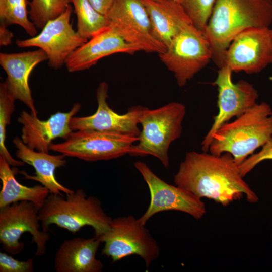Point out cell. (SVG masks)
Wrapping results in <instances>:
<instances>
[{"instance_id":"31","label":"cell","mask_w":272,"mask_h":272,"mask_svg":"<svg viewBox=\"0 0 272 272\" xmlns=\"http://www.w3.org/2000/svg\"><path fill=\"white\" fill-rule=\"evenodd\" d=\"M14 37L13 33L4 25H0V45L7 46L12 43Z\"/></svg>"},{"instance_id":"12","label":"cell","mask_w":272,"mask_h":272,"mask_svg":"<svg viewBox=\"0 0 272 272\" xmlns=\"http://www.w3.org/2000/svg\"><path fill=\"white\" fill-rule=\"evenodd\" d=\"M232 71L227 66L219 69L213 85L218 87V113L214 117L212 125L201 143L202 152H208L213 134L234 117H238L255 105L257 90L248 82L232 81Z\"/></svg>"},{"instance_id":"23","label":"cell","mask_w":272,"mask_h":272,"mask_svg":"<svg viewBox=\"0 0 272 272\" xmlns=\"http://www.w3.org/2000/svg\"><path fill=\"white\" fill-rule=\"evenodd\" d=\"M77 16V32L83 38L90 39L108 27L105 15L97 11L88 0H69Z\"/></svg>"},{"instance_id":"13","label":"cell","mask_w":272,"mask_h":272,"mask_svg":"<svg viewBox=\"0 0 272 272\" xmlns=\"http://www.w3.org/2000/svg\"><path fill=\"white\" fill-rule=\"evenodd\" d=\"M72 12L69 5L60 15L48 21L39 34L29 39L17 40V46L38 47L47 54L50 67L55 70L61 67L72 52L88 41L73 29L70 23Z\"/></svg>"},{"instance_id":"30","label":"cell","mask_w":272,"mask_h":272,"mask_svg":"<svg viewBox=\"0 0 272 272\" xmlns=\"http://www.w3.org/2000/svg\"><path fill=\"white\" fill-rule=\"evenodd\" d=\"M88 1L97 11L106 16L114 0H88Z\"/></svg>"},{"instance_id":"25","label":"cell","mask_w":272,"mask_h":272,"mask_svg":"<svg viewBox=\"0 0 272 272\" xmlns=\"http://www.w3.org/2000/svg\"><path fill=\"white\" fill-rule=\"evenodd\" d=\"M16 100L5 80L0 84V156H3L10 166H22L25 163L13 158L5 145L7 126L10 124L12 114L15 111Z\"/></svg>"},{"instance_id":"32","label":"cell","mask_w":272,"mask_h":272,"mask_svg":"<svg viewBox=\"0 0 272 272\" xmlns=\"http://www.w3.org/2000/svg\"><path fill=\"white\" fill-rule=\"evenodd\" d=\"M176 1H179V0H176Z\"/></svg>"},{"instance_id":"18","label":"cell","mask_w":272,"mask_h":272,"mask_svg":"<svg viewBox=\"0 0 272 272\" xmlns=\"http://www.w3.org/2000/svg\"><path fill=\"white\" fill-rule=\"evenodd\" d=\"M140 50L126 42L120 36L108 27L77 48L66 59L69 72L88 69L101 59L117 53L133 54Z\"/></svg>"},{"instance_id":"10","label":"cell","mask_w":272,"mask_h":272,"mask_svg":"<svg viewBox=\"0 0 272 272\" xmlns=\"http://www.w3.org/2000/svg\"><path fill=\"white\" fill-rule=\"evenodd\" d=\"M106 16L108 27L140 51L158 54L165 51V46L153 34L142 0H114Z\"/></svg>"},{"instance_id":"3","label":"cell","mask_w":272,"mask_h":272,"mask_svg":"<svg viewBox=\"0 0 272 272\" xmlns=\"http://www.w3.org/2000/svg\"><path fill=\"white\" fill-rule=\"evenodd\" d=\"M271 137L272 109L262 102L222 125L212 135L208 151L216 155L229 153L239 165Z\"/></svg>"},{"instance_id":"24","label":"cell","mask_w":272,"mask_h":272,"mask_svg":"<svg viewBox=\"0 0 272 272\" xmlns=\"http://www.w3.org/2000/svg\"><path fill=\"white\" fill-rule=\"evenodd\" d=\"M29 3L28 0H0L1 24L18 25L31 37L36 36L37 28L28 17Z\"/></svg>"},{"instance_id":"4","label":"cell","mask_w":272,"mask_h":272,"mask_svg":"<svg viewBox=\"0 0 272 272\" xmlns=\"http://www.w3.org/2000/svg\"><path fill=\"white\" fill-rule=\"evenodd\" d=\"M42 230L48 232L49 226L75 233L85 226L92 227L99 238L109 230L112 218L102 207L97 197L88 196L82 189L66 196L50 193L39 211Z\"/></svg>"},{"instance_id":"22","label":"cell","mask_w":272,"mask_h":272,"mask_svg":"<svg viewBox=\"0 0 272 272\" xmlns=\"http://www.w3.org/2000/svg\"><path fill=\"white\" fill-rule=\"evenodd\" d=\"M17 169H11L5 158L0 156V179L2 187L0 191V208L14 202L27 200L41 208L49 190L42 185L28 187L20 184L16 179Z\"/></svg>"},{"instance_id":"16","label":"cell","mask_w":272,"mask_h":272,"mask_svg":"<svg viewBox=\"0 0 272 272\" xmlns=\"http://www.w3.org/2000/svg\"><path fill=\"white\" fill-rule=\"evenodd\" d=\"M79 103L74 104L67 112H57L46 120L38 116L22 111L18 118L22 125L21 139L30 149L49 153L52 141L58 138L66 140L72 131L70 126L71 118L80 110Z\"/></svg>"},{"instance_id":"15","label":"cell","mask_w":272,"mask_h":272,"mask_svg":"<svg viewBox=\"0 0 272 272\" xmlns=\"http://www.w3.org/2000/svg\"><path fill=\"white\" fill-rule=\"evenodd\" d=\"M108 93V84L101 82L96 90V111L90 116H73L70 121L71 129L72 131L92 130L139 137L141 130L138 124L148 107L136 105L130 107L126 113L119 114L109 106L107 102Z\"/></svg>"},{"instance_id":"33","label":"cell","mask_w":272,"mask_h":272,"mask_svg":"<svg viewBox=\"0 0 272 272\" xmlns=\"http://www.w3.org/2000/svg\"><path fill=\"white\" fill-rule=\"evenodd\" d=\"M271 35H272V29H271Z\"/></svg>"},{"instance_id":"9","label":"cell","mask_w":272,"mask_h":272,"mask_svg":"<svg viewBox=\"0 0 272 272\" xmlns=\"http://www.w3.org/2000/svg\"><path fill=\"white\" fill-rule=\"evenodd\" d=\"M139 137L92 130L72 131L60 143L53 144L50 150L86 161L109 160L128 154Z\"/></svg>"},{"instance_id":"14","label":"cell","mask_w":272,"mask_h":272,"mask_svg":"<svg viewBox=\"0 0 272 272\" xmlns=\"http://www.w3.org/2000/svg\"><path fill=\"white\" fill-rule=\"evenodd\" d=\"M272 63V35L269 28H250L236 35L225 56L224 65L236 73L261 72Z\"/></svg>"},{"instance_id":"1","label":"cell","mask_w":272,"mask_h":272,"mask_svg":"<svg viewBox=\"0 0 272 272\" xmlns=\"http://www.w3.org/2000/svg\"><path fill=\"white\" fill-rule=\"evenodd\" d=\"M174 181L176 185L198 198L211 199L223 206L244 195L250 203L258 201L229 153L216 155L204 152H187Z\"/></svg>"},{"instance_id":"8","label":"cell","mask_w":272,"mask_h":272,"mask_svg":"<svg viewBox=\"0 0 272 272\" xmlns=\"http://www.w3.org/2000/svg\"><path fill=\"white\" fill-rule=\"evenodd\" d=\"M40 208L31 201L22 200L0 208V243L7 253L15 255L24 247L21 235L29 232L37 246L35 256L43 255L50 239L48 232L40 230Z\"/></svg>"},{"instance_id":"5","label":"cell","mask_w":272,"mask_h":272,"mask_svg":"<svg viewBox=\"0 0 272 272\" xmlns=\"http://www.w3.org/2000/svg\"><path fill=\"white\" fill-rule=\"evenodd\" d=\"M186 107L172 102L154 109L148 108L140 118L142 130L138 143L133 145L129 155L145 157L152 155L168 169V150L171 144L181 137Z\"/></svg>"},{"instance_id":"29","label":"cell","mask_w":272,"mask_h":272,"mask_svg":"<svg viewBox=\"0 0 272 272\" xmlns=\"http://www.w3.org/2000/svg\"><path fill=\"white\" fill-rule=\"evenodd\" d=\"M34 264L32 258L26 261L15 259L12 256L0 252V272H32Z\"/></svg>"},{"instance_id":"17","label":"cell","mask_w":272,"mask_h":272,"mask_svg":"<svg viewBox=\"0 0 272 272\" xmlns=\"http://www.w3.org/2000/svg\"><path fill=\"white\" fill-rule=\"evenodd\" d=\"M41 49L15 53H0V64L7 75L8 88L15 99L24 103L33 114L38 116L28 84L29 76L39 63L48 60Z\"/></svg>"},{"instance_id":"11","label":"cell","mask_w":272,"mask_h":272,"mask_svg":"<svg viewBox=\"0 0 272 272\" xmlns=\"http://www.w3.org/2000/svg\"><path fill=\"white\" fill-rule=\"evenodd\" d=\"M134 166L142 176L150 193L149 207L138 219L143 225L154 215L163 211H180L196 219H201L206 213V206L201 199L176 185L167 183L143 162L137 161Z\"/></svg>"},{"instance_id":"26","label":"cell","mask_w":272,"mask_h":272,"mask_svg":"<svg viewBox=\"0 0 272 272\" xmlns=\"http://www.w3.org/2000/svg\"><path fill=\"white\" fill-rule=\"evenodd\" d=\"M69 3V0H32L29 17L37 28L42 29L48 21L60 15Z\"/></svg>"},{"instance_id":"27","label":"cell","mask_w":272,"mask_h":272,"mask_svg":"<svg viewBox=\"0 0 272 272\" xmlns=\"http://www.w3.org/2000/svg\"><path fill=\"white\" fill-rule=\"evenodd\" d=\"M216 0H179L192 24L203 31Z\"/></svg>"},{"instance_id":"28","label":"cell","mask_w":272,"mask_h":272,"mask_svg":"<svg viewBox=\"0 0 272 272\" xmlns=\"http://www.w3.org/2000/svg\"><path fill=\"white\" fill-rule=\"evenodd\" d=\"M267 160H272V137L262 147L259 152L250 155L239 165L241 176L244 178L259 163Z\"/></svg>"},{"instance_id":"2","label":"cell","mask_w":272,"mask_h":272,"mask_svg":"<svg viewBox=\"0 0 272 272\" xmlns=\"http://www.w3.org/2000/svg\"><path fill=\"white\" fill-rule=\"evenodd\" d=\"M272 0H216L203 30L210 42L212 60L220 69L234 37L250 28H269Z\"/></svg>"},{"instance_id":"6","label":"cell","mask_w":272,"mask_h":272,"mask_svg":"<svg viewBox=\"0 0 272 272\" xmlns=\"http://www.w3.org/2000/svg\"><path fill=\"white\" fill-rule=\"evenodd\" d=\"M159 56L173 73L178 86L182 87L208 64L212 53L203 32L190 23L172 39Z\"/></svg>"},{"instance_id":"20","label":"cell","mask_w":272,"mask_h":272,"mask_svg":"<svg viewBox=\"0 0 272 272\" xmlns=\"http://www.w3.org/2000/svg\"><path fill=\"white\" fill-rule=\"evenodd\" d=\"M101 242L96 237H75L64 241L54 257L57 272H101L103 267L96 253Z\"/></svg>"},{"instance_id":"7","label":"cell","mask_w":272,"mask_h":272,"mask_svg":"<svg viewBox=\"0 0 272 272\" xmlns=\"http://www.w3.org/2000/svg\"><path fill=\"white\" fill-rule=\"evenodd\" d=\"M98 238L104 242L102 255L116 262L131 255L145 261L147 269L160 255V248L149 230L132 215L112 219L109 230Z\"/></svg>"},{"instance_id":"21","label":"cell","mask_w":272,"mask_h":272,"mask_svg":"<svg viewBox=\"0 0 272 272\" xmlns=\"http://www.w3.org/2000/svg\"><path fill=\"white\" fill-rule=\"evenodd\" d=\"M148 14L153 34L166 48L187 25L192 23L179 1L142 0Z\"/></svg>"},{"instance_id":"19","label":"cell","mask_w":272,"mask_h":272,"mask_svg":"<svg viewBox=\"0 0 272 272\" xmlns=\"http://www.w3.org/2000/svg\"><path fill=\"white\" fill-rule=\"evenodd\" d=\"M13 143L17 149V157L35 170L34 175H29L23 171L19 172L24 176V179L39 182L49 190L50 193L63 195L62 192L67 194L74 192L60 183L55 176L56 169L65 166L66 163L64 155H52L35 151L28 148L18 137L14 138Z\"/></svg>"}]
</instances>
